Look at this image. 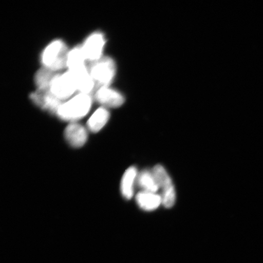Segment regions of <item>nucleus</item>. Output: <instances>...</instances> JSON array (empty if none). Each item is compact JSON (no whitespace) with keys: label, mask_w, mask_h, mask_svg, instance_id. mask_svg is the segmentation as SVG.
<instances>
[{"label":"nucleus","mask_w":263,"mask_h":263,"mask_svg":"<svg viewBox=\"0 0 263 263\" xmlns=\"http://www.w3.org/2000/svg\"><path fill=\"white\" fill-rule=\"evenodd\" d=\"M91 104V95L79 93L70 100L65 101L59 107L57 115L62 120L74 123L88 114Z\"/></svg>","instance_id":"obj_1"},{"label":"nucleus","mask_w":263,"mask_h":263,"mask_svg":"<svg viewBox=\"0 0 263 263\" xmlns=\"http://www.w3.org/2000/svg\"><path fill=\"white\" fill-rule=\"evenodd\" d=\"M87 68L95 83L93 93L101 88L108 87L116 73V65L114 61L107 57L90 62Z\"/></svg>","instance_id":"obj_2"},{"label":"nucleus","mask_w":263,"mask_h":263,"mask_svg":"<svg viewBox=\"0 0 263 263\" xmlns=\"http://www.w3.org/2000/svg\"><path fill=\"white\" fill-rule=\"evenodd\" d=\"M69 52L63 41L52 42L42 52L41 60L44 67L55 72L67 68Z\"/></svg>","instance_id":"obj_3"},{"label":"nucleus","mask_w":263,"mask_h":263,"mask_svg":"<svg viewBox=\"0 0 263 263\" xmlns=\"http://www.w3.org/2000/svg\"><path fill=\"white\" fill-rule=\"evenodd\" d=\"M153 173L156 177L159 189L162 190V205L170 209L175 204L176 191L171 177L164 167L160 164L154 166Z\"/></svg>","instance_id":"obj_4"},{"label":"nucleus","mask_w":263,"mask_h":263,"mask_svg":"<svg viewBox=\"0 0 263 263\" xmlns=\"http://www.w3.org/2000/svg\"><path fill=\"white\" fill-rule=\"evenodd\" d=\"M49 90L55 97L63 101L78 91L74 79L68 71L63 74H58L52 81Z\"/></svg>","instance_id":"obj_5"},{"label":"nucleus","mask_w":263,"mask_h":263,"mask_svg":"<svg viewBox=\"0 0 263 263\" xmlns=\"http://www.w3.org/2000/svg\"><path fill=\"white\" fill-rule=\"evenodd\" d=\"M106 40L102 33L95 32L91 34L82 46L86 60L90 62L99 60L102 57Z\"/></svg>","instance_id":"obj_6"},{"label":"nucleus","mask_w":263,"mask_h":263,"mask_svg":"<svg viewBox=\"0 0 263 263\" xmlns=\"http://www.w3.org/2000/svg\"><path fill=\"white\" fill-rule=\"evenodd\" d=\"M30 98L36 106L49 112L57 114L59 107L65 101L59 100L50 90H37L30 95Z\"/></svg>","instance_id":"obj_7"},{"label":"nucleus","mask_w":263,"mask_h":263,"mask_svg":"<svg viewBox=\"0 0 263 263\" xmlns=\"http://www.w3.org/2000/svg\"><path fill=\"white\" fill-rule=\"evenodd\" d=\"M94 98L98 103L107 107H119L125 101L122 94L108 87L101 88L95 91Z\"/></svg>","instance_id":"obj_8"},{"label":"nucleus","mask_w":263,"mask_h":263,"mask_svg":"<svg viewBox=\"0 0 263 263\" xmlns=\"http://www.w3.org/2000/svg\"><path fill=\"white\" fill-rule=\"evenodd\" d=\"M68 71L74 79L79 93L90 95L94 93L95 83L86 66L77 70Z\"/></svg>","instance_id":"obj_9"},{"label":"nucleus","mask_w":263,"mask_h":263,"mask_svg":"<svg viewBox=\"0 0 263 263\" xmlns=\"http://www.w3.org/2000/svg\"><path fill=\"white\" fill-rule=\"evenodd\" d=\"M66 140L74 147L83 146L87 140V132L84 126L77 123H71L66 127L64 133Z\"/></svg>","instance_id":"obj_10"},{"label":"nucleus","mask_w":263,"mask_h":263,"mask_svg":"<svg viewBox=\"0 0 263 263\" xmlns=\"http://www.w3.org/2000/svg\"><path fill=\"white\" fill-rule=\"evenodd\" d=\"M136 201L141 209L145 211H153L162 204L161 195L157 193H152L141 191L136 196Z\"/></svg>","instance_id":"obj_11"},{"label":"nucleus","mask_w":263,"mask_h":263,"mask_svg":"<svg viewBox=\"0 0 263 263\" xmlns=\"http://www.w3.org/2000/svg\"><path fill=\"white\" fill-rule=\"evenodd\" d=\"M138 173L136 167H129L123 174L121 183V192L125 199L129 200L134 196V185L137 182Z\"/></svg>","instance_id":"obj_12"},{"label":"nucleus","mask_w":263,"mask_h":263,"mask_svg":"<svg viewBox=\"0 0 263 263\" xmlns=\"http://www.w3.org/2000/svg\"><path fill=\"white\" fill-rule=\"evenodd\" d=\"M109 118L110 114L106 108H99L88 121V129L92 133H98L106 126Z\"/></svg>","instance_id":"obj_13"},{"label":"nucleus","mask_w":263,"mask_h":263,"mask_svg":"<svg viewBox=\"0 0 263 263\" xmlns=\"http://www.w3.org/2000/svg\"><path fill=\"white\" fill-rule=\"evenodd\" d=\"M137 183L140 188L145 192L157 193L159 190L153 171L143 170L138 174Z\"/></svg>","instance_id":"obj_14"},{"label":"nucleus","mask_w":263,"mask_h":263,"mask_svg":"<svg viewBox=\"0 0 263 263\" xmlns=\"http://www.w3.org/2000/svg\"><path fill=\"white\" fill-rule=\"evenodd\" d=\"M58 74L49 69L43 67L39 70L35 75V83L38 90H48L50 89L52 81Z\"/></svg>","instance_id":"obj_15"},{"label":"nucleus","mask_w":263,"mask_h":263,"mask_svg":"<svg viewBox=\"0 0 263 263\" xmlns=\"http://www.w3.org/2000/svg\"><path fill=\"white\" fill-rule=\"evenodd\" d=\"M85 61L83 50L81 46H78L69 52L67 68L69 71L77 70V69L85 67Z\"/></svg>","instance_id":"obj_16"}]
</instances>
